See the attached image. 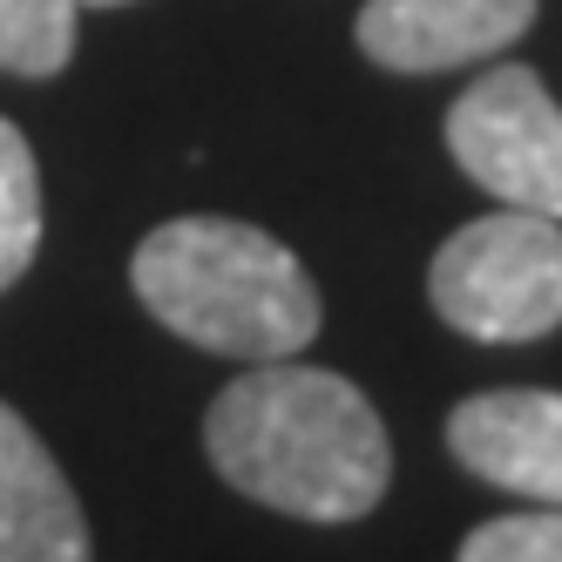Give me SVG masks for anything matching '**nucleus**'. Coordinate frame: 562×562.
Listing matches in <instances>:
<instances>
[{"instance_id":"obj_1","label":"nucleus","mask_w":562,"mask_h":562,"mask_svg":"<svg viewBox=\"0 0 562 562\" xmlns=\"http://www.w3.org/2000/svg\"><path fill=\"white\" fill-rule=\"evenodd\" d=\"M204 454L237 495L299 521H359L393 481V440L373 400L292 359H265L211 400Z\"/></svg>"},{"instance_id":"obj_2","label":"nucleus","mask_w":562,"mask_h":562,"mask_svg":"<svg viewBox=\"0 0 562 562\" xmlns=\"http://www.w3.org/2000/svg\"><path fill=\"white\" fill-rule=\"evenodd\" d=\"M130 285L156 326L245 367L299 359L326 326L312 271L271 231L237 217L156 224L130 258Z\"/></svg>"},{"instance_id":"obj_3","label":"nucleus","mask_w":562,"mask_h":562,"mask_svg":"<svg viewBox=\"0 0 562 562\" xmlns=\"http://www.w3.org/2000/svg\"><path fill=\"white\" fill-rule=\"evenodd\" d=\"M427 299L481 346H529L562 326V224L495 211L461 224L427 265Z\"/></svg>"},{"instance_id":"obj_4","label":"nucleus","mask_w":562,"mask_h":562,"mask_svg":"<svg viewBox=\"0 0 562 562\" xmlns=\"http://www.w3.org/2000/svg\"><path fill=\"white\" fill-rule=\"evenodd\" d=\"M448 149L488 196L562 224V109L529 61H502L454 95Z\"/></svg>"},{"instance_id":"obj_5","label":"nucleus","mask_w":562,"mask_h":562,"mask_svg":"<svg viewBox=\"0 0 562 562\" xmlns=\"http://www.w3.org/2000/svg\"><path fill=\"white\" fill-rule=\"evenodd\" d=\"M542 0H367L352 21L359 55L393 75H440L521 42Z\"/></svg>"},{"instance_id":"obj_6","label":"nucleus","mask_w":562,"mask_h":562,"mask_svg":"<svg viewBox=\"0 0 562 562\" xmlns=\"http://www.w3.org/2000/svg\"><path fill=\"white\" fill-rule=\"evenodd\" d=\"M448 454L488 488L562 508V393L495 386L448 414Z\"/></svg>"},{"instance_id":"obj_7","label":"nucleus","mask_w":562,"mask_h":562,"mask_svg":"<svg viewBox=\"0 0 562 562\" xmlns=\"http://www.w3.org/2000/svg\"><path fill=\"white\" fill-rule=\"evenodd\" d=\"M0 562H95L89 515L68 474L8 400H0Z\"/></svg>"},{"instance_id":"obj_8","label":"nucleus","mask_w":562,"mask_h":562,"mask_svg":"<svg viewBox=\"0 0 562 562\" xmlns=\"http://www.w3.org/2000/svg\"><path fill=\"white\" fill-rule=\"evenodd\" d=\"M42 251V170L27 136L0 115V292L21 285Z\"/></svg>"},{"instance_id":"obj_9","label":"nucleus","mask_w":562,"mask_h":562,"mask_svg":"<svg viewBox=\"0 0 562 562\" xmlns=\"http://www.w3.org/2000/svg\"><path fill=\"white\" fill-rule=\"evenodd\" d=\"M75 8L82 0H0V75H61L75 55Z\"/></svg>"},{"instance_id":"obj_10","label":"nucleus","mask_w":562,"mask_h":562,"mask_svg":"<svg viewBox=\"0 0 562 562\" xmlns=\"http://www.w3.org/2000/svg\"><path fill=\"white\" fill-rule=\"evenodd\" d=\"M454 562H562V508H529V515H495L461 542Z\"/></svg>"},{"instance_id":"obj_11","label":"nucleus","mask_w":562,"mask_h":562,"mask_svg":"<svg viewBox=\"0 0 562 562\" xmlns=\"http://www.w3.org/2000/svg\"><path fill=\"white\" fill-rule=\"evenodd\" d=\"M82 8H130V0H82Z\"/></svg>"}]
</instances>
